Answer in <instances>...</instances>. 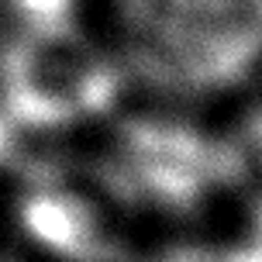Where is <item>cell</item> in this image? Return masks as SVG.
<instances>
[{"label":"cell","instance_id":"cell-2","mask_svg":"<svg viewBox=\"0 0 262 262\" xmlns=\"http://www.w3.org/2000/svg\"><path fill=\"white\" fill-rule=\"evenodd\" d=\"M0 86L11 111L31 124H66L104 111L121 86L111 55L73 21L28 25L4 52Z\"/></svg>","mask_w":262,"mask_h":262},{"label":"cell","instance_id":"cell-3","mask_svg":"<svg viewBox=\"0 0 262 262\" xmlns=\"http://www.w3.org/2000/svg\"><path fill=\"white\" fill-rule=\"evenodd\" d=\"M14 11L28 25H52V21H73L76 0H11Z\"/></svg>","mask_w":262,"mask_h":262},{"label":"cell","instance_id":"cell-1","mask_svg":"<svg viewBox=\"0 0 262 262\" xmlns=\"http://www.w3.org/2000/svg\"><path fill=\"white\" fill-rule=\"evenodd\" d=\"M121 31L152 79L224 90L262 59V0H121Z\"/></svg>","mask_w":262,"mask_h":262}]
</instances>
